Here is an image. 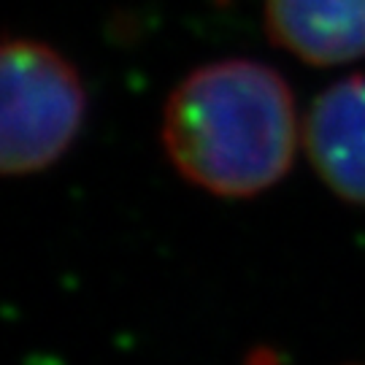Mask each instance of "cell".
<instances>
[{"instance_id":"6da1fadb","label":"cell","mask_w":365,"mask_h":365,"mask_svg":"<svg viewBox=\"0 0 365 365\" xmlns=\"http://www.w3.org/2000/svg\"><path fill=\"white\" fill-rule=\"evenodd\" d=\"M163 144L190 184L222 197L274 187L298 146V114L287 81L255 60L197 68L170 92Z\"/></svg>"},{"instance_id":"7a4b0ae2","label":"cell","mask_w":365,"mask_h":365,"mask_svg":"<svg viewBox=\"0 0 365 365\" xmlns=\"http://www.w3.org/2000/svg\"><path fill=\"white\" fill-rule=\"evenodd\" d=\"M84 119L87 90L71 60L33 38L0 41V176L52 168Z\"/></svg>"},{"instance_id":"3957f363","label":"cell","mask_w":365,"mask_h":365,"mask_svg":"<svg viewBox=\"0 0 365 365\" xmlns=\"http://www.w3.org/2000/svg\"><path fill=\"white\" fill-rule=\"evenodd\" d=\"M303 141L322 182L365 206V76L336 81L314 101Z\"/></svg>"},{"instance_id":"277c9868","label":"cell","mask_w":365,"mask_h":365,"mask_svg":"<svg viewBox=\"0 0 365 365\" xmlns=\"http://www.w3.org/2000/svg\"><path fill=\"white\" fill-rule=\"evenodd\" d=\"M274 43L312 66L365 57V0H265Z\"/></svg>"}]
</instances>
